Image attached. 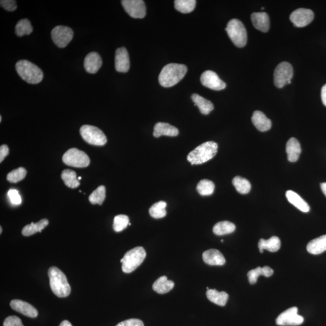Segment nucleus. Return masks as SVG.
Listing matches in <instances>:
<instances>
[{
	"mask_svg": "<svg viewBox=\"0 0 326 326\" xmlns=\"http://www.w3.org/2000/svg\"><path fill=\"white\" fill-rule=\"evenodd\" d=\"M251 21L255 28L263 32H267L270 29L269 16L265 12L252 13Z\"/></svg>",
	"mask_w": 326,
	"mask_h": 326,
	"instance_id": "obj_19",
	"label": "nucleus"
},
{
	"mask_svg": "<svg viewBox=\"0 0 326 326\" xmlns=\"http://www.w3.org/2000/svg\"><path fill=\"white\" fill-rule=\"evenodd\" d=\"M304 322V318L298 314L297 307H292L282 312L276 319V324L281 326H299Z\"/></svg>",
	"mask_w": 326,
	"mask_h": 326,
	"instance_id": "obj_11",
	"label": "nucleus"
},
{
	"mask_svg": "<svg viewBox=\"0 0 326 326\" xmlns=\"http://www.w3.org/2000/svg\"><path fill=\"white\" fill-rule=\"evenodd\" d=\"M0 4L5 10L9 11V12H13L17 9V4L14 0H1Z\"/></svg>",
	"mask_w": 326,
	"mask_h": 326,
	"instance_id": "obj_42",
	"label": "nucleus"
},
{
	"mask_svg": "<svg viewBox=\"0 0 326 326\" xmlns=\"http://www.w3.org/2000/svg\"><path fill=\"white\" fill-rule=\"evenodd\" d=\"M50 286L52 291L57 297L64 298L69 295L71 287L66 276L56 267H51L48 271Z\"/></svg>",
	"mask_w": 326,
	"mask_h": 326,
	"instance_id": "obj_2",
	"label": "nucleus"
},
{
	"mask_svg": "<svg viewBox=\"0 0 326 326\" xmlns=\"http://www.w3.org/2000/svg\"><path fill=\"white\" fill-rule=\"evenodd\" d=\"M235 226L229 221H221L215 224L213 232L216 235H223L232 233L235 231Z\"/></svg>",
	"mask_w": 326,
	"mask_h": 326,
	"instance_id": "obj_32",
	"label": "nucleus"
},
{
	"mask_svg": "<svg viewBox=\"0 0 326 326\" xmlns=\"http://www.w3.org/2000/svg\"><path fill=\"white\" fill-rule=\"evenodd\" d=\"M27 175V171L24 168H19L13 170L9 172L7 175V180L8 182L12 183H16L21 182L24 179Z\"/></svg>",
	"mask_w": 326,
	"mask_h": 326,
	"instance_id": "obj_39",
	"label": "nucleus"
},
{
	"mask_svg": "<svg viewBox=\"0 0 326 326\" xmlns=\"http://www.w3.org/2000/svg\"><path fill=\"white\" fill-rule=\"evenodd\" d=\"M287 160L290 162H296L299 158L301 152L300 142L294 138H290L287 141L286 146Z\"/></svg>",
	"mask_w": 326,
	"mask_h": 326,
	"instance_id": "obj_22",
	"label": "nucleus"
},
{
	"mask_svg": "<svg viewBox=\"0 0 326 326\" xmlns=\"http://www.w3.org/2000/svg\"><path fill=\"white\" fill-rule=\"evenodd\" d=\"M62 161L67 165L77 168H86L90 163V158L87 153L77 148L67 150L63 155Z\"/></svg>",
	"mask_w": 326,
	"mask_h": 326,
	"instance_id": "obj_7",
	"label": "nucleus"
},
{
	"mask_svg": "<svg viewBox=\"0 0 326 326\" xmlns=\"http://www.w3.org/2000/svg\"><path fill=\"white\" fill-rule=\"evenodd\" d=\"M322 99L323 104L326 106V84L322 87Z\"/></svg>",
	"mask_w": 326,
	"mask_h": 326,
	"instance_id": "obj_46",
	"label": "nucleus"
},
{
	"mask_svg": "<svg viewBox=\"0 0 326 326\" xmlns=\"http://www.w3.org/2000/svg\"><path fill=\"white\" fill-rule=\"evenodd\" d=\"M314 14L312 10L305 8L295 10L290 15V20L295 27H303L309 25L314 20Z\"/></svg>",
	"mask_w": 326,
	"mask_h": 326,
	"instance_id": "obj_13",
	"label": "nucleus"
},
{
	"mask_svg": "<svg viewBox=\"0 0 326 326\" xmlns=\"http://www.w3.org/2000/svg\"><path fill=\"white\" fill-rule=\"evenodd\" d=\"M80 134L82 139L90 144L103 146L107 142V139L103 131L94 126H82Z\"/></svg>",
	"mask_w": 326,
	"mask_h": 326,
	"instance_id": "obj_8",
	"label": "nucleus"
},
{
	"mask_svg": "<svg viewBox=\"0 0 326 326\" xmlns=\"http://www.w3.org/2000/svg\"><path fill=\"white\" fill-rule=\"evenodd\" d=\"M51 35L54 43L60 48H64L72 40L73 31L67 26H57L52 30Z\"/></svg>",
	"mask_w": 326,
	"mask_h": 326,
	"instance_id": "obj_10",
	"label": "nucleus"
},
{
	"mask_svg": "<svg viewBox=\"0 0 326 326\" xmlns=\"http://www.w3.org/2000/svg\"><path fill=\"white\" fill-rule=\"evenodd\" d=\"M146 256V251L141 246L128 251L120 260L122 263V271L125 273L133 272L143 262Z\"/></svg>",
	"mask_w": 326,
	"mask_h": 326,
	"instance_id": "obj_5",
	"label": "nucleus"
},
{
	"mask_svg": "<svg viewBox=\"0 0 326 326\" xmlns=\"http://www.w3.org/2000/svg\"><path fill=\"white\" fill-rule=\"evenodd\" d=\"M122 4L128 14L134 18H143L146 14V7L142 0H123Z\"/></svg>",
	"mask_w": 326,
	"mask_h": 326,
	"instance_id": "obj_12",
	"label": "nucleus"
},
{
	"mask_svg": "<svg viewBox=\"0 0 326 326\" xmlns=\"http://www.w3.org/2000/svg\"><path fill=\"white\" fill-rule=\"evenodd\" d=\"M307 250L314 255L320 254L326 251V234L312 240L307 245Z\"/></svg>",
	"mask_w": 326,
	"mask_h": 326,
	"instance_id": "obj_24",
	"label": "nucleus"
},
{
	"mask_svg": "<svg viewBox=\"0 0 326 326\" xmlns=\"http://www.w3.org/2000/svg\"><path fill=\"white\" fill-rule=\"evenodd\" d=\"M3 326H24L20 318L10 316L5 319Z\"/></svg>",
	"mask_w": 326,
	"mask_h": 326,
	"instance_id": "obj_41",
	"label": "nucleus"
},
{
	"mask_svg": "<svg viewBox=\"0 0 326 326\" xmlns=\"http://www.w3.org/2000/svg\"><path fill=\"white\" fill-rule=\"evenodd\" d=\"M166 202L162 201L153 204L149 209L150 215L155 219H160L165 217L167 214L166 210Z\"/></svg>",
	"mask_w": 326,
	"mask_h": 326,
	"instance_id": "obj_38",
	"label": "nucleus"
},
{
	"mask_svg": "<svg viewBox=\"0 0 326 326\" xmlns=\"http://www.w3.org/2000/svg\"><path fill=\"white\" fill-rule=\"evenodd\" d=\"M251 121L254 127L261 132H265V131L270 130L272 126L271 120L260 111H256L253 112Z\"/></svg>",
	"mask_w": 326,
	"mask_h": 326,
	"instance_id": "obj_20",
	"label": "nucleus"
},
{
	"mask_svg": "<svg viewBox=\"0 0 326 326\" xmlns=\"http://www.w3.org/2000/svg\"><path fill=\"white\" fill-rule=\"evenodd\" d=\"M9 147L5 144L1 145L0 147V163H2L4 158L9 155Z\"/></svg>",
	"mask_w": 326,
	"mask_h": 326,
	"instance_id": "obj_45",
	"label": "nucleus"
},
{
	"mask_svg": "<svg viewBox=\"0 0 326 326\" xmlns=\"http://www.w3.org/2000/svg\"><path fill=\"white\" fill-rule=\"evenodd\" d=\"M129 224H130V219L128 216L117 215L114 219L113 229L116 232H122L127 228Z\"/></svg>",
	"mask_w": 326,
	"mask_h": 326,
	"instance_id": "obj_40",
	"label": "nucleus"
},
{
	"mask_svg": "<svg viewBox=\"0 0 326 326\" xmlns=\"http://www.w3.org/2000/svg\"><path fill=\"white\" fill-rule=\"evenodd\" d=\"M115 68L117 72L127 73L130 70V61L127 48H117L115 54Z\"/></svg>",
	"mask_w": 326,
	"mask_h": 326,
	"instance_id": "obj_15",
	"label": "nucleus"
},
{
	"mask_svg": "<svg viewBox=\"0 0 326 326\" xmlns=\"http://www.w3.org/2000/svg\"><path fill=\"white\" fill-rule=\"evenodd\" d=\"M106 198L105 186H100L93 191L89 196V201L92 204L102 205Z\"/></svg>",
	"mask_w": 326,
	"mask_h": 326,
	"instance_id": "obj_37",
	"label": "nucleus"
},
{
	"mask_svg": "<svg viewBox=\"0 0 326 326\" xmlns=\"http://www.w3.org/2000/svg\"><path fill=\"white\" fill-rule=\"evenodd\" d=\"M1 121H2V117L0 116V122H1Z\"/></svg>",
	"mask_w": 326,
	"mask_h": 326,
	"instance_id": "obj_50",
	"label": "nucleus"
},
{
	"mask_svg": "<svg viewBox=\"0 0 326 326\" xmlns=\"http://www.w3.org/2000/svg\"><path fill=\"white\" fill-rule=\"evenodd\" d=\"M274 271L272 268L268 266L264 267H257L254 270H252L247 274L248 281L251 284L256 283L257 279L260 276H264L266 278H269L273 275Z\"/></svg>",
	"mask_w": 326,
	"mask_h": 326,
	"instance_id": "obj_27",
	"label": "nucleus"
},
{
	"mask_svg": "<svg viewBox=\"0 0 326 326\" xmlns=\"http://www.w3.org/2000/svg\"><path fill=\"white\" fill-rule=\"evenodd\" d=\"M61 179L68 187L75 188L80 186V182L77 179V175L75 171L70 169H65L61 174Z\"/></svg>",
	"mask_w": 326,
	"mask_h": 326,
	"instance_id": "obj_31",
	"label": "nucleus"
},
{
	"mask_svg": "<svg viewBox=\"0 0 326 326\" xmlns=\"http://www.w3.org/2000/svg\"><path fill=\"white\" fill-rule=\"evenodd\" d=\"M2 227H0V233H1V234L2 233Z\"/></svg>",
	"mask_w": 326,
	"mask_h": 326,
	"instance_id": "obj_49",
	"label": "nucleus"
},
{
	"mask_svg": "<svg viewBox=\"0 0 326 326\" xmlns=\"http://www.w3.org/2000/svg\"><path fill=\"white\" fill-rule=\"evenodd\" d=\"M191 99L194 103V106H198L202 114L208 115L214 109V106L210 101L198 94H193L191 95Z\"/></svg>",
	"mask_w": 326,
	"mask_h": 326,
	"instance_id": "obj_26",
	"label": "nucleus"
},
{
	"mask_svg": "<svg viewBox=\"0 0 326 326\" xmlns=\"http://www.w3.org/2000/svg\"><path fill=\"white\" fill-rule=\"evenodd\" d=\"M233 185L236 190L240 194H247L250 192L251 185L249 181L239 176L235 177L233 180Z\"/></svg>",
	"mask_w": 326,
	"mask_h": 326,
	"instance_id": "obj_33",
	"label": "nucleus"
},
{
	"mask_svg": "<svg viewBox=\"0 0 326 326\" xmlns=\"http://www.w3.org/2000/svg\"><path fill=\"white\" fill-rule=\"evenodd\" d=\"M286 196L290 204H292L298 210L304 213H308L310 210V207L305 200L301 198L297 193L292 190H287Z\"/></svg>",
	"mask_w": 326,
	"mask_h": 326,
	"instance_id": "obj_23",
	"label": "nucleus"
},
{
	"mask_svg": "<svg viewBox=\"0 0 326 326\" xmlns=\"http://www.w3.org/2000/svg\"><path fill=\"white\" fill-rule=\"evenodd\" d=\"M226 31L229 38L237 47L242 48L247 43V33L243 24L237 19L229 22Z\"/></svg>",
	"mask_w": 326,
	"mask_h": 326,
	"instance_id": "obj_6",
	"label": "nucleus"
},
{
	"mask_svg": "<svg viewBox=\"0 0 326 326\" xmlns=\"http://www.w3.org/2000/svg\"><path fill=\"white\" fill-rule=\"evenodd\" d=\"M202 259L205 264L212 266L224 265L226 262L223 254L215 249H210L204 252Z\"/></svg>",
	"mask_w": 326,
	"mask_h": 326,
	"instance_id": "obj_18",
	"label": "nucleus"
},
{
	"mask_svg": "<svg viewBox=\"0 0 326 326\" xmlns=\"http://www.w3.org/2000/svg\"><path fill=\"white\" fill-rule=\"evenodd\" d=\"M293 68L289 63L283 62L278 65L274 74L275 86L281 89L287 84L291 83L293 77Z\"/></svg>",
	"mask_w": 326,
	"mask_h": 326,
	"instance_id": "obj_9",
	"label": "nucleus"
},
{
	"mask_svg": "<svg viewBox=\"0 0 326 326\" xmlns=\"http://www.w3.org/2000/svg\"><path fill=\"white\" fill-rule=\"evenodd\" d=\"M174 281L168 280L166 276H162L154 282L152 288L158 294H163L169 292L174 288Z\"/></svg>",
	"mask_w": 326,
	"mask_h": 326,
	"instance_id": "obj_28",
	"label": "nucleus"
},
{
	"mask_svg": "<svg viewBox=\"0 0 326 326\" xmlns=\"http://www.w3.org/2000/svg\"><path fill=\"white\" fill-rule=\"evenodd\" d=\"M7 194L12 204L19 205L21 203L22 200L21 196L17 190H15V189H11V190L8 191Z\"/></svg>",
	"mask_w": 326,
	"mask_h": 326,
	"instance_id": "obj_43",
	"label": "nucleus"
},
{
	"mask_svg": "<svg viewBox=\"0 0 326 326\" xmlns=\"http://www.w3.org/2000/svg\"><path fill=\"white\" fill-rule=\"evenodd\" d=\"M81 179H82L81 177H79L78 178V180H81Z\"/></svg>",
	"mask_w": 326,
	"mask_h": 326,
	"instance_id": "obj_51",
	"label": "nucleus"
},
{
	"mask_svg": "<svg viewBox=\"0 0 326 326\" xmlns=\"http://www.w3.org/2000/svg\"><path fill=\"white\" fill-rule=\"evenodd\" d=\"M196 4L195 0H176L175 1V7L180 12L188 13L194 9Z\"/></svg>",
	"mask_w": 326,
	"mask_h": 326,
	"instance_id": "obj_34",
	"label": "nucleus"
},
{
	"mask_svg": "<svg viewBox=\"0 0 326 326\" xmlns=\"http://www.w3.org/2000/svg\"><path fill=\"white\" fill-rule=\"evenodd\" d=\"M187 72L185 65L169 64L165 65L159 75L158 80L161 86L169 88L175 86L182 80Z\"/></svg>",
	"mask_w": 326,
	"mask_h": 326,
	"instance_id": "obj_1",
	"label": "nucleus"
},
{
	"mask_svg": "<svg viewBox=\"0 0 326 326\" xmlns=\"http://www.w3.org/2000/svg\"><path fill=\"white\" fill-rule=\"evenodd\" d=\"M215 188V184L209 180H202L200 181L196 189L201 196H210L214 192Z\"/></svg>",
	"mask_w": 326,
	"mask_h": 326,
	"instance_id": "obj_35",
	"label": "nucleus"
},
{
	"mask_svg": "<svg viewBox=\"0 0 326 326\" xmlns=\"http://www.w3.org/2000/svg\"><path fill=\"white\" fill-rule=\"evenodd\" d=\"M11 308L16 312L29 318H36L38 316L37 309L26 301L20 300H13L10 301Z\"/></svg>",
	"mask_w": 326,
	"mask_h": 326,
	"instance_id": "obj_16",
	"label": "nucleus"
},
{
	"mask_svg": "<svg viewBox=\"0 0 326 326\" xmlns=\"http://www.w3.org/2000/svg\"><path fill=\"white\" fill-rule=\"evenodd\" d=\"M321 188L323 193H324L325 195L326 196V183H323L321 184Z\"/></svg>",
	"mask_w": 326,
	"mask_h": 326,
	"instance_id": "obj_48",
	"label": "nucleus"
},
{
	"mask_svg": "<svg viewBox=\"0 0 326 326\" xmlns=\"http://www.w3.org/2000/svg\"><path fill=\"white\" fill-rule=\"evenodd\" d=\"M102 60L97 52L88 54L84 60V68L88 73L95 74L102 67Z\"/></svg>",
	"mask_w": 326,
	"mask_h": 326,
	"instance_id": "obj_17",
	"label": "nucleus"
},
{
	"mask_svg": "<svg viewBox=\"0 0 326 326\" xmlns=\"http://www.w3.org/2000/svg\"><path fill=\"white\" fill-rule=\"evenodd\" d=\"M281 242L280 239L277 236H273L269 239H260L258 247L260 253H262L264 250L270 252H277L280 250Z\"/></svg>",
	"mask_w": 326,
	"mask_h": 326,
	"instance_id": "obj_25",
	"label": "nucleus"
},
{
	"mask_svg": "<svg viewBox=\"0 0 326 326\" xmlns=\"http://www.w3.org/2000/svg\"><path fill=\"white\" fill-rule=\"evenodd\" d=\"M59 326H73L72 324H71L70 322L67 321V320H64V321H63Z\"/></svg>",
	"mask_w": 326,
	"mask_h": 326,
	"instance_id": "obj_47",
	"label": "nucleus"
},
{
	"mask_svg": "<svg viewBox=\"0 0 326 326\" xmlns=\"http://www.w3.org/2000/svg\"><path fill=\"white\" fill-rule=\"evenodd\" d=\"M201 82L205 87L216 91L226 89V84L219 78L217 74L213 71H205L201 76Z\"/></svg>",
	"mask_w": 326,
	"mask_h": 326,
	"instance_id": "obj_14",
	"label": "nucleus"
},
{
	"mask_svg": "<svg viewBox=\"0 0 326 326\" xmlns=\"http://www.w3.org/2000/svg\"><path fill=\"white\" fill-rule=\"evenodd\" d=\"M49 223L47 219H41L37 223H32L31 224L27 225L22 230V234L24 236H30V235L37 233L38 232H41L44 229H45L48 226Z\"/></svg>",
	"mask_w": 326,
	"mask_h": 326,
	"instance_id": "obj_30",
	"label": "nucleus"
},
{
	"mask_svg": "<svg viewBox=\"0 0 326 326\" xmlns=\"http://www.w3.org/2000/svg\"><path fill=\"white\" fill-rule=\"evenodd\" d=\"M16 70L24 81L31 84H37L42 81L43 73L37 65L27 60H20L16 64Z\"/></svg>",
	"mask_w": 326,
	"mask_h": 326,
	"instance_id": "obj_4",
	"label": "nucleus"
},
{
	"mask_svg": "<svg viewBox=\"0 0 326 326\" xmlns=\"http://www.w3.org/2000/svg\"><path fill=\"white\" fill-rule=\"evenodd\" d=\"M179 134V131L176 127L167 123H156L153 130V136L157 138H160L161 136L176 137Z\"/></svg>",
	"mask_w": 326,
	"mask_h": 326,
	"instance_id": "obj_21",
	"label": "nucleus"
},
{
	"mask_svg": "<svg viewBox=\"0 0 326 326\" xmlns=\"http://www.w3.org/2000/svg\"><path fill=\"white\" fill-rule=\"evenodd\" d=\"M116 326H144V323L140 320L132 319L120 323Z\"/></svg>",
	"mask_w": 326,
	"mask_h": 326,
	"instance_id": "obj_44",
	"label": "nucleus"
},
{
	"mask_svg": "<svg viewBox=\"0 0 326 326\" xmlns=\"http://www.w3.org/2000/svg\"><path fill=\"white\" fill-rule=\"evenodd\" d=\"M207 297L211 302L216 305L226 306L229 299V295L226 292H218L216 289H208L206 292Z\"/></svg>",
	"mask_w": 326,
	"mask_h": 326,
	"instance_id": "obj_29",
	"label": "nucleus"
},
{
	"mask_svg": "<svg viewBox=\"0 0 326 326\" xmlns=\"http://www.w3.org/2000/svg\"><path fill=\"white\" fill-rule=\"evenodd\" d=\"M218 148V144L214 141L205 142L189 153L187 160L192 165L206 163L215 157Z\"/></svg>",
	"mask_w": 326,
	"mask_h": 326,
	"instance_id": "obj_3",
	"label": "nucleus"
},
{
	"mask_svg": "<svg viewBox=\"0 0 326 326\" xmlns=\"http://www.w3.org/2000/svg\"><path fill=\"white\" fill-rule=\"evenodd\" d=\"M33 32V27L28 19H23L18 22L15 27V34L19 37L29 35Z\"/></svg>",
	"mask_w": 326,
	"mask_h": 326,
	"instance_id": "obj_36",
	"label": "nucleus"
}]
</instances>
